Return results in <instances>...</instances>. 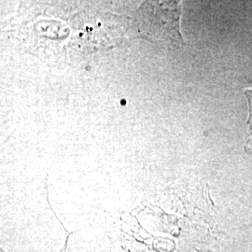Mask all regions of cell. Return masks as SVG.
<instances>
[{"label":"cell","mask_w":252,"mask_h":252,"mask_svg":"<svg viewBox=\"0 0 252 252\" xmlns=\"http://www.w3.org/2000/svg\"><path fill=\"white\" fill-rule=\"evenodd\" d=\"M245 94L249 104V119H248V129L246 135V152L252 155V88L245 89Z\"/></svg>","instance_id":"obj_2"},{"label":"cell","mask_w":252,"mask_h":252,"mask_svg":"<svg viewBox=\"0 0 252 252\" xmlns=\"http://www.w3.org/2000/svg\"><path fill=\"white\" fill-rule=\"evenodd\" d=\"M180 12L177 2H145L136 14L133 33L156 43L181 45Z\"/></svg>","instance_id":"obj_1"}]
</instances>
